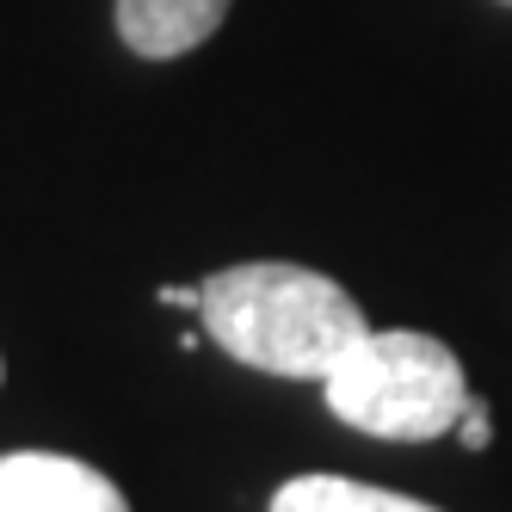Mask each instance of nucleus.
Segmentation results:
<instances>
[{
	"label": "nucleus",
	"instance_id": "nucleus-7",
	"mask_svg": "<svg viewBox=\"0 0 512 512\" xmlns=\"http://www.w3.org/2000/svg\"><path fill=\"white\" fill-rule=\"evenodd\" d=\"M198 297H204L198 284H161V303L167 309H198Z\"/></svg>",
	"mask_w": 512,
	"mask_h": 512
},
{
	"label": "nucleus",
	"instance_id": "nucleus-3",
	"mask_svg": "<svg viewBox=\"0 0 512 512\" xmlns=\"http://www.w3.org/2000/svg\"><path fill=\"white\" fill-rule=\"evenodd\" d=\"M0 512H130V500L81 457L13 451L0 457Z\"/></svg>",
	"mask_w": 512,
	"mask_h": 512
},
{
	"label": "nucleus",
	"instance_id": "nucleus-5",
	"mask_svg": "<svg viewBox=\"0 0 512 512\" xmlns=\"http://www.w3.org/2000/svg\"><path fill=\"white\" fill-rule=\"evenodd\" d=\"M272 512H438V506L371 482H346V475H297L272 494Z\"/></svg>",
	"mask_w": 512,
	"mask_h": 512
},
{
	"label": "nucleus",
	"instance_id": "nucleus-2",
	"mask_svg": "<svg viewBox=\"0 0 512 512\" xmlns=\"http://www.w3.org/2000/svg\"><path fill=\"white\" fill-rule=\"evenodd\" d=\"M334 420L395 445H426V438L457 432L469 408V377L445 340L414 334V327H371L321 383Z\"/></svg>",
	"mask_w": 512,
	"mask_h": 512
},
{
	"label": "nucleus",
	"instance_id": "nucleus-4",
	"mask_svg": "<svg viewBox=\"0 0 512 512\" xmlns=\"http://www.w3.org/2000/svg\"><path fill=\"white\" fill-rule=\"evenodd\" d=\"M235 0H118V38L142 62H173L216 38Z\"/></svg>",
	"mask_w": 512,
	"mask_h": 512
},
{
	"label": "nucleus",
	"instance_id": "nucleus-9",
	"mask_svg": "<svg viewBox=\"0 0 512 512\" xmlns=\"http://www.w3.org/2000/svg\"><path fill=\"white\" fill-rule=\"evenodd\" d=\"M500 7H512V0H500Z\"/></svg>",
	"mask_w": 512,
	"mask_h": 512
},
{
	"label": "nucleus",
	"instance_id": "nucleus-1",
	"mask_svg": "<svg viewBox=\"0 0 512 512\" xmlns=\"http://www.w3.org/2000/svg\"><path fill=\"white\" fill-rule=\"evenodd\" d=\"M204 334L235 364L266 377L327 383V371L371 334L352 290L327 272L290 266V260H247L198 284Z\"/></svg>",
	"mask_w": 512,
	"mask_h": 512
},
{
	"label": "nucleus",
	"instance_id": "nucleus-8",
	"mask_svg": "<svg viewBox=\"0 0 512 512\" xmlns=\"http://www.w3.org/2000/svg\"><path fill=\"white\" fill-rule=\"evenodd\" d=\"M0 377H7V364H0Z\"/></svg>",
	"mask_w": 512,
	"mask_h": 512
},
{
	"label": "nucleus",
	"instance_id": "nucleus-6",
	"mask_svg": "<svg viewBox=\"0 0 512 512\" xmlns=\"http://www.w3.org/2000/svg\"><path fill=\"white\" fill-rule=\"evenodd\" d=\"M457 438H463V451H488V438H494L488 401H475V395H469V408H463V420H457Z\"/></svg>",
	"mask_w": 512,
	"mask_h": 512
}]
</instances>
